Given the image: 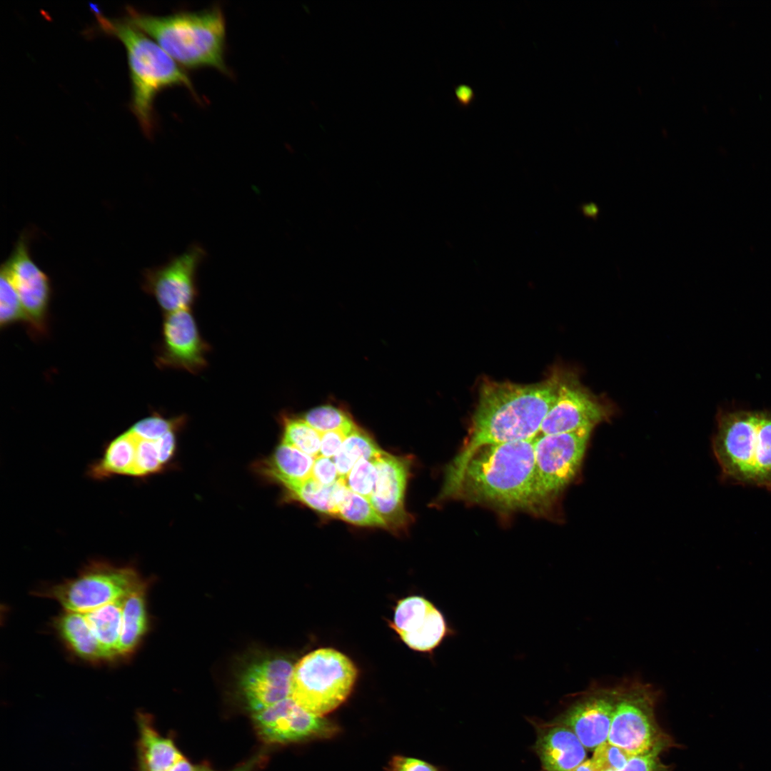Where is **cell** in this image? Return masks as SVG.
<instances>
[{"instance_id": "obj_41", "label": "cell", "mask_w": 771, "mask_h": 771, "mask_svg": "<svg viewBox=\"0 0 771 771\" xmlns=\"http://www.w3.org/2000/svg\"><path fill=\"white\" fill-rule=\"evenodd\" d=\"M263 760V754H258L228 771H254ZM197 771H217L206 766H198Z\"/></svg>"}, {"instance_id": "obj_24", "label": "cell", "mask_w": 771, "mask_h": 771, "mask_svg": "<svg viewBox=\"0 0 771 771\" xmlns=\"http://www.w3.org/2000/svg\"><path fill=\"white\" fill-rule=\"evenodd\" d=\"M348 488L345 478H341L331 485H323L311 476L300 484L286 488L285 493L290 500L300 502L320 513L336 517L338 504Z\"/></svg>"}, {"instance_id": "obj_17", "label": "cell", "mask_w": 771, "mask_h": 771, "mask_svg": "<svg viewBox=\"0 0 771 771\" xmlns=\"http://www.w3.org/2000/svg\"><path fill=\"white\" fill-rule=\"evenodd\" d=\"M294 665L285 657L255 661L243 671L239 686L250 713L261 710L291 695Z\"/></svg>"}, {"instance_id": "obj_31", "label": "cell", "mask_w": 771, "mask_h": 771, "mask_svg": "<svg viewBox=\"0 0 771 771\" xmlns=\"http://www.w3.org/2000/svg\"><path fill=\"white\" fill-rule=\"evenodd\" d=\"M0 276V321L7 326L19 320H26L18 293L4 265Z\"/></svg>"}, {"instance_id": "obj_13", "label": "cell", "mask_w": 771, "mask_h": 771, "mask_svg": "<svg viewBox=\"0 0 771 771\" xmlns=\"http://www.w3.org/2000/svg\"><path fill=\"white\" fill-rule=\"evenodd\" d=\"M210 348L201 337L190 308L166 313L157 358L159 366L198 373L207 365Z\"/></svg>"}, {"instance_id": "obj_39", "label": "cell", "mask_w": 771, "mask_h": 771, "mask_svg": "<svg viewBox=\"0 0 771 771\" xmlns=\"http://www.w3.org/2000/svg\"><path fill=\"white\" fill-rule=\"evenodd\" d=\"M660 752L653 751L647 754L632 756L625 767L619 771H657V756Z\"/></svg>"}, {"instance_id": "obj_11", "label": "cell", "mask_w": 771, "mask_h": 771, "mask_svg": "<svg viewBox=\"0 0 771 771\" xmlns=\"http://www.w3.org/2000/svg\"><path fill=\"white\" fill-rule=\"evenodd\" d=\"M610 407L583 387L576 375L561 371L556 396L541 425L539 435L593 429L611 415Z\"/></svg>"}, {"instance_id": "obj_18", "label": "cell", "mask_w": 771, "mask_h": 771, "mask_svg": "<svg viewBox=\"0 0 771 771\" xmlns=\"http://www.w3.org/2000/svg\"><path fill=\"white\" fill-rule=\"evenodd\" d=\"M618 699V687L589 691L555 721L569 727L586 749L607 741Z\"/></svg>"}, {"instance_id": "obj_5", "label": "cell", "mask_w": 771, "mask_h": 771, "mask_svg": "<svg viewBox=\"0 0 771 771\" xmlns=\"http://www.w3.org/2000/svg\"><path fill=\"white\" fill-rule=\"evenodd\" d=\"M712 449L725 479L771 490V412L720 411Z\"/></svg>"}, {"instance_id": "obj_23", "label": "cell", "mask_w": 771, "mask_h": 771, "mask_svg": "<svg viewBox=\"0 0 771 771\" xmlns=\"http://www.w3.org/2000/svg\"><path fill=\"white\" fill-rule=\"evenodd\" d=\"M143 580L123 599L121 630L119 640L120 659L130 657L136 650L148 629L146 590Z\"/></svg>"}, {"instance_id": "obj_25", "label": "cell", "mask_w": 771, "mask_h": 771, "mask_svg": "<svg viewBox=\"0 0 771 771\" xmlns=\"http://www.w3.org/2000/svg\"><path fill=\"white\" fill-rule=\"evenodd\" d=\"M137 438L129 430L121 434L106 446L103 456L93 463L88 475L94 480L114 475H131L133 466Z\"/></svg>"}, {"instance_id": "obj_29", "label": "cell", "mask_w": 771, "mask_h": 771, "mask_svg": "<svg viewBox=\"0 0 771 771\" xmlns=\"http://www.w3.org/2000/svg\"><path fill=\"white\" fill-rule=\"evenodd\" d=\"M283 443L316 458L320 455L321 433L302 418L283 416Z\"/></svg>"}, {"instance_id": "obj_27", "label": "cell", "mask_w": 771, "mask_h": 771, "mask_svg": "<svg viewBox=\"0 0 771 771\" xmlns=\"http://www.w3.org/2000/svg\"><path fill=\"white\" fill-rule=\"evenodd\" d=\"M383 452L369 434L357 427L346 437L333 461L340 477L346 478L358 460L376 459Z\"/></svg>"}, {"instance_id": "obj_42", "label": "cell", "mask_w": 771, "mask_h": 771, "mask_svg": "<svg viewBox=\"0 0 771 771\" xmlns=\"http://www.w3.org/2000/svg\"><path fill=\"white\" fill-rule=\"evenodd\" d=\"M455 94L458 103L463 106H468L474 99L473 90L467 85H459L455 89Z\"/></svg>"}, {"instance_id": "obj_12", "label": "cell", "mask_w": 771, "mask_h": 771, "mask_svg": "<svg viewBox=\"0 0 771 771\" xmlns=\"http://www.w3.org/2000/svg\"><path fill=\"white\" fill-rule=\"evenodd\" d=\"M251 715L258 735L270 745L328 738L338 732L332 722L306 711L291 697Z\"/></svg>"}, {"instance_id": "obj_44", "label": "cell", "mask_w": 771, "mask_h": 771, "mask_svg": "<svg viewBox=\"0 0 771 771\" xmlns=\"http://www.w3.org/2000/svg\"><path fill=\"white\" fill-rule=\"evenodd\" d=\"M571 771H600L592 759L586 760Z\"/></svg>"}, {"instance_id": "obj_20", "label": "cell", "mask_w": 771, "mask_h": 771, "mask_svg": "<svg viewBox=\"0 0 771 771\" xmlns=\"http://www.w3.org/2000/svg\"><path fill=\"white\" fill-rule=\"evenodd\" d=\"M536 728L535 750L543 771H571L586 760V748L567 726L555 721Z\"/></svg>"}, {"instance_id": "obj_15", "label": "cell", "mask_w": 771, "mask_h": 771, "mask_svg": "<svg viewBox=\"0 0 771 771\" xmlns=\"http://www.w3.org/2000/svg\"><path fill=\"white\" fill-rule=\"evenodd\" d=\"M391 627L410 648L431 652L452 633L443 613L426 598L413 595L398 601Z\"/></svg>"}, {"instance_id": "obj_26", "label": "cell", "mask_w": 771, "mask_h": 771, "mask_svg": "<svg viewBox=\"0 0 771 771\" xmlns=\"http://www.w3.org/2000/svg\"><path fill=\"white\" fill-rule=\"evenodd\" d=\"M123 598L84 613L88 623L101 644L108 662L120 659Z\"/></svg>"}, {"instance_id": "obj_40", "label": "cell", "mask_w": 771, "mask_h": 771, "mask_svg": "<svg viewBox=\"0 0 771 771\" xmlns=\"http://www.w3.org/2000/svg\"><path fill=\"white\" fill-rule=\"evenodd\" d=\"M156 447L158 459L162 465H166L173 458L177 448V438L176 431H170L154 440Z\"/></svg>"}, {"instance_id": "obj_10", "label": "cell", "mask_w": 771, "mask_h": 771, "mask_svg": "<svg viewBox=\"0 0 771 771\" xmlns=\"http://www.w3.org/2000/svg\"><path fill=\"white\" fill-rule=\"evenodd\" d=\"M206 257L198 243L190 245L166 263L146 270L143 288L166 313L190 308L198 296L197 273Z\"/></svg>"}, {"instance_id": "obj_9", "label": "cell", "mask_w": 771, "mask_h": 771, "mask_svg": "<svg viewBox=\"0 0 771 771\" xmlns=\"http://www.w3.org/2000/svg\"><path fill=\"white\" fill-rule=\"evenodd\" d=\"M592 430L538 435L534 439L536 490L543 510L576 476Z\"/></svg>"}, {"instance_id": "obj_3", "label": "cell", "mask_w": 771, "mask_h": 771, "mask_svg": "<svg viewBox=\"0 0 771 771\" xmlns=\"http://www.w3.org/2000/svg\"><path fill=\"white\" fill-rule=\"evenodd\" d=\"M126 19L153 39L179 65L228 74L226 21L221 8L154 16L127 8Z\"/></svg>"}, {"instance_id": "obj_7", "label": "cell", "mask_w": 771, "mask_h": 771, "mask_svg": "<svg viewBox=\"0 0 771 771\" xmlns=\"http://www.w3.org/2000/svg\"><path fill=\"white\" fill-rule=\"evenodd\" d=\"M143 580L131 565L94 560L75 578L37 594L56 600L65 610L87 613L124 598Z\"/></svg>"}, {"instance_id": "obj_22", "label": "cell", "mask_w": 771, "mask_h": 771, "mask_svg": "<svg viewBox=\"0 0 771 771\" xmlns=\"http://www.w3.org/2000/svg\"><path fill=\"white\" fill-rule=\"evenodd\" d=\"M54 627L69 649L79 657L91 662H108L84 613L65 610L55 619Z\"/></svg>"}, {"instance_id": "obj_43", "label": "cell", "mask_w": 771, "mask_h": 771, "mask_svg": "<svg viewBox=\"0 0 771 771\" xmlns=\"http://www.w3.org/2000/svg\"><path fill=\"white\" fill-rule=\"evenodd\" d=\"M579 208L585 217L594 221H596L598 218L600 213V207L593 202L582 203Z\"/></svg>"}, {"instance_id": "obj_35", "label": "cell", "mask_w": 771, "mask_h": 771, "mask_svg": "<svg viewBox=\"0 0 771 771\" xmlns=\"http://www.w3.org/2000/svg\"><path fill=\"white\" fill-rule=\"evenodd\" d=\"M632 756L622 748L605 741L594 750L592 760L600 771H619Z\"/></svg>"}, {"instance_id": "obj_16", "label": "cell", "mask_w": 771, "mask_h": 771, "mask_svg": "<svg viewBox=\"0 0 771 771\" xmlns=\"http://www.w3.org/2000/svg\"><path fill=\"white\" fill-rule=\"evenodd\" d=\"M378 478L370 502L383 518L386 529L405 530L410 515L405 508V493L410 475V460L383 452L376 458Z\"/></svg>"}, {"instance_id": "obj_36", "label": "cell", "mask_w": 771, "mask_h": 771, "mask_svg": "<svg viewBox=\"0 0 771 771\" xmlns=\"http://www.w3.org/2000/svg\"><path fill=\"white\" fill-rule=\"evenodd\" d=\"M311 476L323 485H331L341 478L334 461L321 455L315 458Z\"/></svg>"}, {"instance_id": "obj_33", "label": "cell", "mask_w": 771, "mask_h": 771, "mask_svg": "<svg viewBox=\"0 0 771 771\" xmlns=\"http://www.w3.org/2000/svg\"><path fill=\"white\" fill-rule=\"evenodd\" d=\"M377 478L376 459L362 458L357 461L345 480L350 490L369 500Z\"/></svg>"}, {"instance_id": "obj_34", "label": "cell", "mask_w": 771, "mask_h": 771, "mask_svg": "<svg viewBox=\"0 0 771 771\" xmlns=\"http://www.w3.org/2000/svg\"><path fill=\"white\" fill-rule=\"evenodd\" d=\"M163 468L164 467L159 461L154 440L137 438L135 459L131 476L145 477L159 473Z\"/></svg>"}, {"instance_id": "obj_37", "label": "cell", "mask_w": 771, "mask_h": 771, "mask_svg": "<svg viewBox=\"0 0 771 771\" xmlns=\"http://www.w3.org/2000/svg\"><path fill=\"white\" fill-rule=\"evenodd\" d=\"M387 771H438L436 767L420 759L402 755L393 756Z\"/></svg>"}, {"instance_id": "obj_14", "label": "cell", "mask_w": 771, "mask_h": 771, "mask_svg": "<svg viewBox=\"0 0 771 771\" xmlns=\"http://www.w3.org/2000/svg\"><path fill=\"white\" fill-rule=\"evenodd\" d=\"M3 265L18 293L26 320L36 332H44L51 283L32 259L25 235L19 238L11 256Z\"/></svg>"}, {"instance_id": "obj_32", "label": "cell", "mask_w": 771, "mask_h": 771, "mask_svg": "<svg viewBox=\"0 0 771 771\" xmlns=\"http://www.w3.org/2000/svg\"><path fill=\"white\" fill-rule=\"evenodd\" d=\"M185 423L183 416L167 418L155 413L138 421L128 430L138 438L156 440L170 431H176Z\"/></svg>"}, {"instance_id": "obj_2", "label": "cell", "mask_w": 771, "mask_h": 771, "mask_svg": "<svg viewBox=\"0 0 771 771\" xmlns=\"http://www.w3.org/2000/svg\"><path fill=\"white\" fill-rule=\"evenodd\" d=\"M534 439L478 449L465 467L455 497L502 511L543 510L536 490Z\"/></svg>"}, {"instance_id": "obj_6", "label": "cell", "mask_w": 771, "mask_h": 771, "mask_svg": "<svg viewBox=\"0 0 771 771\" xmlns=\"http://www.w3.org/2000/svg\"><path fill=\"white\" fill-rule=\"evenodd\" d=\"M358 675L353 662L332 648H321L295 665L291 695L306 711L322 716L336 709L351 693Z\"/></svg>"}, {"instance_id": "obj_1", "label": "cell", "mask_w": 771, "mask_h": 771, "mask_svg": "<svg viewBox=\"0 0 771 771\" xmlns=\"http://www.w3.org/2000/svg\"><path fill=\"white\" fill-rule=\"evenodd\" d=\"M561 371L533 384L490 379L481 383L468 438L445 470L440 499L455 496L465 465L480 448L533 440L539 435L555 400Z\"/></svg>"}, {"instance_id": "obj_38", "label": "cell", "mask_w": 771, "mask_h": 771, "mask_svg": "<svg viewBox=\"0 0 771 771\" xmlns=\"http://www.w3.org/2000/svg\"><path fill=\"white\" fill-rule=\"evenodd\" d=\"M350 433L341 431H329L321 433L320 455L333 458L341 448L345 439Z\"/></svg>"}, {"instance_id": "obj_4", "label": "cell", "mask_w": 771, "mask_h": 771, "mask_svg": "<svg viewBox=\"0 0 771 771\" xmlns=\"http://www.w3.org/2000/svg\"><path fill=\"white\" fill-rule=\"evenodd\" d=\"M96 16L101 29L117 38L126 49L131 83V109L143 133L150 136L158 94L169 87L183 86L195 94L191 79L153 39L126 19H109L99 11Z\"/></svg>"}, {"instance_id": "obj_30", "label": "cell", "mask_w": 771, "mask_h": 771, "mask_svg": "<svg viewBox=\"0 0 771 771\" xmlns=\"http://www.w3.org/2000/svg\"><path fill=\"white\" fill-rule=\"evenodd\" d=\"M302 418L321 433L335 430L351 433L357 428L346 411L331 405L314 408Z\"/></svg>"}, {"instance_id": "obj_19", "label": "cell", "mask_w": 771, "mask_h": 771, "mask_svg": "<svg viewBox=\"0 0 771 771\" xmlns=\"http://www.w3.org/2000/svg\"><path fill=\"white\" fill-rule=\"evenodd\" d=\"M138 771H197L170 738L160 734L148 714L137 717Z\"/></svg>"}, {"instance_id": "obj_8", "label": "cell", "mask_w": 771, "mask_h": 771, "mask_svg": "<svg viewBox=\"0 0 771 771\" xmlns=\"http://www.w3.org/2000/svg\"><path fill=\"white\" fill-rule=\"evenodd\" d=\"M655 692L650 686L630 682L618 687V699L607 741L631 755L661 752L667 737L654 715Z\"/></svg>"}, {"instance_id": "obj_21", "label": "cell", "mask_w": 771, "mask_h": 771, "mask_svg": "<svg viewBox=\"0 0 771 771\" xmlns=\"http://www.w3.org/2000/svg\"><path fill=\"white\" fill-rule=\"evenodd\" d=\"M314 460L315 458L282 442L255 468L263 478L286 489L310 478Z\"/></svg>"}, {"instance_id": "obj_28", "label": "cell", "mask_w": 771, "mask_h": 771, "mask_svg": "<svg viewBox=\"0 0 771 771\" xmlns=\"http://www.w3.org/2000/svg\"><path fill=\"white\" fill-rule=\"evenodd\" d=\"M336 518L355 525L386 528L370 500L349 488L338 504Z\"/></svg>"}]
</instances>
